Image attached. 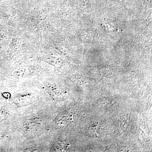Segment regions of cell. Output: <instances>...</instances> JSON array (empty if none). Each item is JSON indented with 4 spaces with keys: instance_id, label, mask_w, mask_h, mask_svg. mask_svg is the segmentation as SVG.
Returning a JSON list of instances; mask_svg holds the SVG:
<instances>
[{
    "instance_id": "obj_1",
    "label": "cell",
    "mask_w": 152,
    "mask_h": 152,
    "mask_svg": "<svg viewBox=\"0 0 152 152\" xmlns=\"http://www.w3.org/2000/svg\"><path fill=\"white\" fill-rule=\"evenodd\" d=\"M26 72V68H21L19 69L14 73V76L15 77H23L25 75Z\"/></svg>"
}]
</instances>
